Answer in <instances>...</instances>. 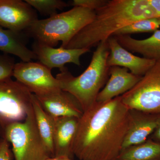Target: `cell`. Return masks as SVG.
<instances>
[{"mask_svg": "<svg viewBox=\"0 0 160 160\" xmlns=\"http://www.w3.org/2000/svg\"><path fill=\"white\" fill-rule=\"evenodd\" d=\"M129 110L119 96L96 102L84 111L78 122L74 156L80 160H114L129 128Z\"/></svg>", "mask_w": 160, "mask_h": 160, "instance_id": "cell-1", "label": "cell"}, {"mask_svg": "<svg viewBox=\"0 0 160 160\" xmlns=\"http://www.w3.org/2000/svg\"><path fill=\"white\" fill-rule=\"evenodd\" d=\"M158 17L148 0H107L94 18L72 38L66 49H89L136 21Z\"/></svg>", "mask_w": 160, "mask_h": 160, "instance_id": "cell-2", "label": "cell"}, {"mask_svg": "<svg viewBox=\"0 0 160 160\" xmlns=\"http://www.w3.org/2000/svg\"><path fill=\"white\" fill-rule=\"evenodd\" d=\"M109 54L107 41L102 42L97 46L90 64L82 74L73 76L65 67L57 75L61 89L74 97L83 112L96 103L98 95L108 81L110 67L107 62Z\"/></svg>", "mask_w": 160, "mask_h": 160, "instance_id": "cell-3", "label": "cell"}, {"mask_svg": "<svg viewBox=\"0 0 160 160\" xmlns=\"http://www.w3.org/2000/svg\"><path fill=\"white\" fill-rule=\"evenodd\" d=\"M95 16V10L74 6L68 11L37 20L24 32L35 42L51 47L62 42L61 47L65 48L76 35L92 22Z\"/></svg>", "mask_w": 160, "mask_h": 160, "instance_id": "cell-4", "label": "cell"}, {"mask_svg": "<svg viewBox=\"0 0 160 160\" xmlns=\"http://www.w3.org/2000/svg\"><path fill=\"white\" fill-rule=\"evenodd\" d=\"M5 137L12 145L15 160H47L52 157L38 130L32 106L23 122L6 126Z\"/></svg>", "mask_w": 160, "mask_h": 160, "instance_id": "cell-5", "label": "cell"}, {"mask_svg": "<svg viewBox=\"0 0 160 160\" xmlns=\"http://www.w3.org/2000/svg\"><path fill=\"white\" fill-rule=\"evenodd\" d=\"M121 98L129 109L160 115V61H157L135 86Z\"/></svg>", "mask_w": 160, "mask_h": 160, "instance_id": "cell-6", "label": "cell"}, {"mask_svg": "<svg viewBox=\"0 0 160 160\" xmlns=\"http://www.w3.org/2000/svg\"><path fill=\"white\" fill-rule=\"evenodd\" d=\"M33 94L11 78L0 82V122L6 126L26 119L32 106Z\"/></svg>", "mask_w": 160, "mask_h": 160, "instance_id": "cell-7", "label": "cell"}, {"mask_svg": "<svg viewBox=\"0 0 160 160\" xmlns=\"http://www.w3.org/2000/svg\"><path fill=\"white\" fill-rule=\"evenodd\" d=\"M51 69L40 62H21L16 63L12 76L35 96H42L61 90L59 80Z\"/></svg>", "mask_w": 160, "mask_h": 160, "instance_id": "cell-8", "label": "cell"}, {"mask_svg": "<svg viewBox=\"0 0 160 160\" xmlns=\"http://www.w3.org/2000/svg\"><path fill=\"white\" fill-rule=\"evenodd\" d=\"M38 19L36 10L26 1L0 0V26L24 32Z\"/></svg>", "mask_w": 160, "mask_h": 160, "instance_id": "cell-9", "label": "cell"}, {"mask_svg": "<svg viewBox=\"0 0 160 160\" xmlns=\"http://www.w3.org/2000/svg\"><path fill=\"white\" fill-rule=\"evenodd\" d=\"M107 42L109 50L107 63L109 67H123L128 69L132 74L142 77L156 62L132 54L121 46L114 36L109 38Z\"/></svg>", "mask_w": 160, "mask_h": 160, "instance_id": "cell-10", "label": "cell"}, {"mask_svg": "<svg viewBox=\"0 0 160 160\" xmlns=\"http://www.w3.org/2000/svg\"><path fill=\"white\" fill-rule=\"evenodd\" d=\"M32 50L39 62L51 70L55 68L61 70L67 63L80 66L81 57L90 52L89 49H66L61 47L55 48L35 41L32 44Z\"/></svg>", "mask_w": 160, "mask_h": 160, "instance_id": "cell-11", "label": "cell"}, {"mask_svg": "<svg viewBox=\"0 0 160 160\" xmlns=\"http://www.w3.org/2000/svg\"><path fill=\"white\" fill-rule=\"evenodd\" d=\"M160 121V114L130 109L129 128L122 149L145 142L154 132Z\"/></svg>", "mask_w": 160, "mask_h": 160, "instance_id": "cell-12", "label": "cell"}, {"mask_svg": "<svg viewBox=\"0 0 160 160\" xmlns=\"http://www.w3.org/2000/svg\"><path fill=\"white\" fill-rule=\"evenodd\" d=\"M35 97L43 109L53 118L73 117L79 118L84 112L74 97L62 89Z\"/></svg>", "mask_w": 160, "mask_h": 160, "instance_id": "cell-13", "label": "cell"}, {"mask_svg": "<svg viewBox=\"0 0 160 160\" xmlns=\"http://www.w3.org/2000/svg\"><path fill=\"white\" fill-rule=\"evenodd\" d=\"M142 77L132 74L123 67H110L109 78L98 95L97 102H104L122 95L134 87Z\"/></svg>", "mask_w": 160, "mask_h": 160, "instance_id": "cell-14", "label": "cell"}, {"mask_svg": "<svg viewBox=\"0 0 160 160\" xmlns=\"http://www.w3.org/2000/svg\"><path fill=\"white\" fill-rule=\"evenodd\" d=\"M53 118L54 157H66L73 159V143L79 118L73 117Z\"/></svg>", "mask_w": 160, "mask_h": 160, "instance_id": "cell-15", "label": "cell"}, {"mask_svg": "<svg viewBox=\"0 0 160 160\" xmlns=\"http://www.w3.org/2000/svg\"><path fill=\"white\" fill-rule=\"evenodd\" d=\"M28 38L25 32H18L0 27V51L16 56L23 62L37 59L32 50L27 46Z\"/></svg>", "mask_w": 160, "mask_h": 160, "instance_id": "cell-16", "label": "cell"}, {"mask_svg": "<svg viewBox=\"0 0 160 160\" xmlns=\"http://www.w3.org/2000/svg\"><path fill=\"white\" fill-rule=\"evenodd\" d=\"M124 48L131 52L139 53L143 58L160 61V30L153 32L151 36L138 40L129 35L113 36Z\"/></svg>", "mask_w": 160, "mask_h": 160, "instance_id": "cell-17", "label": "cell"}, {"mask_svg": "<svg viewBox=\"0 0 160 160\" xmlns=\"http://www.w3.org/2000/svg\"><path fill=\"white\" fill-rule=\"evenodd\" d=\"M32 107L40 135L50 152L52 157H54V118L43 109L33 94Z\"/></svg>", "mask_w": 160, "mask_h": 160, "instance_id": "cell-18", "label": "cell"}, {"mask_svg": "<svg viewBox=\"0 0 160 160\" xmlns=\"http://www.w3.org/2000/svg\"><path fill=\"white\" fill-rule=\"evenodd\" d=\"M114 160H160V144L148 138L122 149Z\"/></svg>", "mask_w": 160, "mask_h": 160, "instance_id": "cell-19", "label": "cell"}, {"mask_svg": "<svg viewBox=\"0 0 160 160\" xmlns=\"http://www.w3.org/2000/svg\"><path fill=\"white\" fill-rule=\"evenodd\" d=\"M160 27V17L143 19L125 26L117 32L113 36H130L143 32H154Z\"/></svg>", "mask_w": 160, "mask_h": 160, "instance_id": "cell-20", "label": "cell"}, {"mask_svg": "<svg viewBox=\"0 0 160 160\" xmlns=\"http://www.w3.org/2000/svg\"><path fill=\"white\" fill-rule=\"evenodd\" d=\"M33 9L41 14L49 16L57 14L58 10H63L68 4L61 0H25Z\"/></svg>", "mask_w": 160, "mask_h": 160, "instance_id": "cell-21", "label": "cell"}, {"mask_svg": "<svg viewBox=\"0 0 160 160\" xmlns=\"http://www.w3.org/2000/svg\"><path fill=\"white\" fill-rule=\"evenodd\" d=\"M15 64L14 59L11 57L0 55V82L12 76Z\"/></svg>", "mask_w": 160, "mask_h": 160, "instance_id": "cell-22", "label": "cell"}, {"mask_svg": "<svg viewBox=\"0 0 160 160\" xmlns=\"http://www.w3.org/2000/svg\"><path fill=\"white\" fill-rule=\"evenodd\" d=\"M107 2V0H73L72 4L73 7H82L95 11L104 6Z\"/></svg>", "mask_w": 160, "mask_h": 160, "instance_id": "cell-23", "label": "cell"}, {"mask_svg": "<svg viewBox=\"0 0 160 160\" xmlns=\"http://www.w3.org/2000/svg\"><path fill=\"white\" fill-rule=\"evenodd\" d=\"M0 160H11V154L8 141L3 140L0 142Z\"/></svg>", "mask_w": 160, "mask_h": 160, "instance_id": "cell-24", "label": "cell"}, {"mask_svg": "<svg viewBox=\"0 0 160 160\" xmlns=\"http://www.w3.org/2000/svg\"><path fill=\"white\" fill-rule=\"evenodd\" d=\"M152 8L155 12L158 17H160V0H148Z\"/></svg>", "mask_w": 160, "mask_h": 160, "instance_id": "cell-25", "label": "cell"}, {"mask_svg": "<svg viewBox=\"0 0 160 160\" xmlns=\"http://www.w3.org/2000/svg\"><path fill=\"white\" fill-rule=\"evenodd\" d=\"M149 138L160 144V121L157 127L149 137Z\"/></svg>", "mask_w": 160, "mask_h": 160, "instance_id": "cell-26", "label": "cell"}, {"mask_svg": "<svg viewBox=\"0 0 160 160\" xmlns=\"http://www.w3.org/2000/svg\"><path fill=\"white\" fill-rule=\"evenodd\" d=\"M47 160H75L73 159L70 158L66 157H50Z\"/></svg>", "mask_w": 160, "mask_h": 160, "instance_id": "cell-27", "label": "cell"}]
</instances>
